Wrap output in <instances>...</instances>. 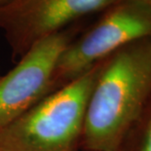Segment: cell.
I'll return each mask as SVG.
<instances>
[{
	"label": "cell",
	"mask_w": 151,
	"mask_h": 151,
	"mask_svg": "<svg viewBox=\"0 0 151 151\" xmlns=\"http://www.w3.org/2000/svg\"><path fill=\"white\" fill-rule=\"evenodd\" d=\"M151 94V36L101 60L90 94L82 142L87 151H119Z\"/></svg>",
	"instance_id": "obj_1"
},
{
	"label": "cell",
	"mask_w": 151,
	"mask_h": 151,
	"mask_svg": "<svg viewBox=\"0 0 151 151\" xmlns=\"http://www.w3.org/2000/svg\"><path fill=\"white\" fill-rule=\"evenodd\" d=\"M101 63L51 93L0 131V148L4 151L78 150L87 104Z\"/></svg>",
	"instance_id": "obj_2"
},
{
	"label": "cell",
	"mask_w": 151,
	"mask_h": 151,
	"mask_svg": "<svg viewBox=\"0 0 151 151\" xmlns=\"http://www.w3.org/2000/svg\"><path fill=\"white\" fill-rule=\"evenodd\" d=\"M99 20L75 37L59 58L51 93L71 82L126 45L151 36V5L119 0ZM50 93V94H51Z\"/></svg>",
	"instance_id": "obj_3"
},
{
	"label": "cell",
	"mask_w": 151,
	"mask_h": 151,
	"mask_svg": "<svg viewBox=\"0 0 151 151\" xmlns=\"http://www.w3.org/2000/svg\"><path fill=\"white\" fill-rule=\"evenodd\" d=\"M119 0H10L0 7V29L19 60L31 47Z\"/></svg>",
	"instance_id": "obj_4"
},
{
	"label": "cell",
	"mask_w": 151,
	"mask_h": 151,
	"mask_svg": "<svg viewBox=\"0 0 151 151\" xmlns=\"http://www.w3.org/2000/svg\"><path fill=\"white\" fill-rule=\"evenodd\" d=\"M76 32L77 28L71 25L39 41L7 74L0 76V131L50 95L59 58Z\"/></svg>",
	"instance_id": "obj_5"
},
{
	"label": "cell",
	"mask_w": 151,
	"mask_h": 151,
	"mask_svg": "<svg viewBox=\"0 0 151 151\" xmlns=\"http://www.w3.org/2000/svg\"><path fill=\"white\" fill-rule=\"evenodd\" d=\"M139 151H151V120L146 129Z\"/></svg>",
	"instance_id": "obj_6"
},
{
	"label": "cell",
	"mask_w": 151,
	"mask_h": 151,
	"mask_svg": "<svg viewBox=\"0 0 151 151\" xmlns=\"http://www.w3.org/2000/svg\"><path fill=\"white\" fill-rule=\"evenodd\" d=\"M10 0H0V7H1L2 5H4V4H6L7 2H9Z\"/></svg>",
	"instance_id": "obj_7"
},
{
	"label": "cell",
	"mask_w": 151,
	"mask_h": 151,
	"mask_svg": "<svg viewBox=\"0 0 151 151\" xmlns=\"http://www.w3.org/2000/svg\"><path fill=\"white\" fill-rule=\"evenodd\" d=\"M139 1L144 2V3H146V4H149V5H151V0H139Z\"/></svg>",
	"instance_id": "obj_8"
},
{
	"label": "cell",
	"mask_w": 151,
	"mask_h": 151,
	"mask_svg": "<svg viewBox=\"0 0 151 151\" xmlns=\"http://www.w3.org/2000/svg\"><path fill=\"white\" fill-rule=\"evenodd\" d=\"M0 151H4V150H2V149H1V148H0Z\"/></svg>",
	"instance_id": "obj_9"
},
{
	"label": "cell",
	"mask_w": 151,
	"mask_h": 151,
	"mask_svg": "<svg viewBox=\"0 0 151 151\" xmlns=\"http://www.w3.org/2000/svg\"><path fill=\"white\" fill-rule=\"evenodd\" d=\"M0 76H1V74H0Z\"/></svg>",
	"instance_id": "obj_10"
}]
</instances>
